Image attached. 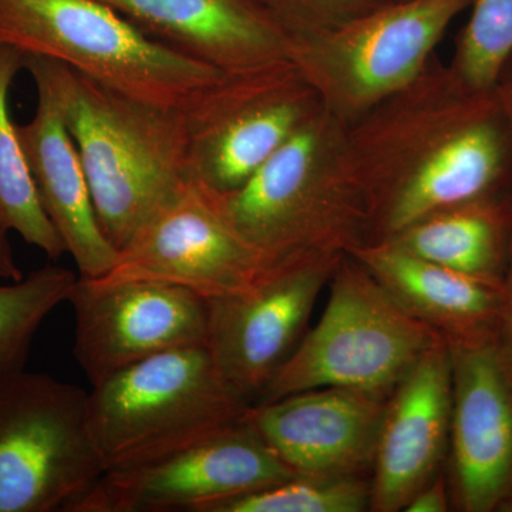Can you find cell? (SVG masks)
<instances>
[{"mask_svg":"<svg viewBox=\"0 0 512 512\" xmlns=\"http://www.w3.org/2000/svg\"><path fill=\"white\" fill-rule=\"evenodd\" d=\"M346 151L369 207L370 242L443 208L512 197V119L500 94L471 89L436 56L346 127Z\"/></svg>","mask_w":512,"mask_h":512,"instance_id":"obj_1","label":"cell"},{"mask_svg":"<svg viewBox=\"0 0 512 512\" xmlns=\"http://www.w3.org/2000/svg\"><path fill=\"white\" fill-rule=\"evenodd\" d=\"M25 70L72 136L100 227L120 251L190 185L183 109L137 99L47 57L26 55Z\"/></svg>","mask_w":512,"mask_h":512,"instance_id":"obj_2","label":"cell"},{"mask_svg":"<svg viewBox=\"0 0 512 512\" xmlns=\"http://www.w3.org/2000/svg\"><path fill=\"white\" fill-rule=\"evenodd\" d=\"M208 195L268 264L302 252L350 254L370 242L369 207L350 168L346 127L325 109L237 190Z\"/></svg>","mask_w":512,"mask_h":512,"instance_id":"obj_3","label":"cell"},{"mask_svg":"<svg viewBox=\"0 0 512 512\" xmlns=\"http://www.w3.org/2000/svg\"><path fill=\"white\" fill-rule=\"evenodd\" d=\"M249 404L207 346L158 353L89 393V423L104 470L141 466L242 419Z\"/></svg>","mask_w":512,"mask_h":512,"instance_id":"obj_4","label":"cell"},{"mask_svg":"<svg viewBox=\"0 0 512 512\" xmlns=\"http://www.w3.org/2000/svg\"><path fill=\"white\" fill-rule=\"evenodd\" d=\"M328 286L318 325L303 335L255 403L322 387L389 399L417 360L444 339L394 301L353 256L342 255Z\"/></svg>","mask_w":512,"mask_h":512,"instance_id":"obj_5","label":"cell"},{"mask_svg":"<svg viewBox=\"0 0 512 512\" xmlns=\"http://www.w3.org/2000/svg\"><path fill=\"white\" fill-rule=\"evenodd\" d=\"M0 43L168 107L224 73L144 35L101 0H0Z\"/></svg>","mask_w":512,"mask_h":512,"instance_id":"obj_6","label":"cell"},{"mask_svg":"<svg viewBox=\"0 0 512 512\" xmlns=\"http://www.w3.org/2000/svg\"><path fill=\"white\" fill-rule=\"evenodd\" d=\"M473 0H393L338 28L292 40L289 60L348 127L426 69Z\"/></svg>","mask_w":512,"mask_h":512,"instance_id":"obj_7","label":"cell"},{"mask_svg":"<svg viewBox=\"0 0 512 512\" xmlns=\"http://www.w3.org/2000/svg\"><path fill=\"white\" fill-rule=\"evenodd\" d=\"M190 184L237 190L316 113L318 94L292 60L224 72L181 107Z\"/></svg>","mask_w":512,"mask_h":512,"instance_id":"obj_8","label":"cell"},{"mask_svg":"<svg viewBox=\"0 0 512 512\" xmlns=\"http://www.w3.org/2000/svg\"><path fill=\"white\" fill-rule=\"evenodd\" d=\"M104 473L86 390L26 370L0 387V512H69Z\"/></svg>","mask_w":512,"mask_h":512,"instance_id":"obj_9","label":"cell"},{"mask_svg":"<svg viewBox=\"0 0 512 512\" xmlns=\"http://www.w3.org/2000/svg\"><path fill=\"white\" fill-rule=\"evenodd\" d=\"M342 255L286 256L266 265L244 291L207 299V348L229 386L248 404L259 399L295 352Z\"/></svg>","mask_w":512,"mask_h":512,"instance_id":"obj_10","label":"cell"},{"mask_svg":"<svg viewBox=\"0 0 512 512\" xmlns=\"http://www.w3.org/2000/svg\"><path fill=\"white\" fill-rule=\"evenodd\" d=\"M293 477L241 419L158 460L106 471L69 512H200Z\"/></svg>","mask_w":512,"mask_h":512,"instance_id":"obj_11","label":"cell"},{"mask_svg":"<svg viewBox=\"0 0 512 512\" xmlns=\"http://www.w3.org/2000/svg\"><path fill=\"white\" fill-rule=\"evenodd\" d=\"M67 302L74 357L92 386L158 353L207 346L208 301L183 286L77 276Z\"/></svg>","mask_w":512,"mask_h":512,"instance_id":"obj_12","label":"cell"},{"mask_svg":"<svg viewBox=\"0 0 512 512\" xmlns=\"http://www.w3.org/2000/svg\"><path fill=\"white\" fill-rule=\"evenodd\" d=\"M451 424L448 491L461 512H504L512 503V357L501 332L448 343Z\"/></svg>","mask_w":512,"mask_h":512,"instance_id":"obj_13","label":"cell"},{"mask_svg":"<svg viewBox=\"0 0 512 512\" xmlns=\"http://www.w3.org/2000/svg\"><path fill=\"white\" fill-rule=\"evenodd\" d=\"M268 262L215 208L210 195L188 185L119 251L109 279H146L222 298L247 289Z\"/></svg>","mask_w":512,"mask_h":512,"instance_id":"obj_14","label":"cell"},{"mask_svg":"<svg viewBox=\"0 0 512 512\" xmlns=\"http://www.w3.org/2000/svg\"><path fill=\"white\" fill-rule=\"evenodd\" d=\"M387 399L322 387L249 404L247 421L296 477H372Z\"/></svg>","mask_w":512,"mask_h":512,"instance_id":"obj_15","label":"cell"},{"mask_svg":"<svg viewBox=\"0 0 512 512\" xmlns=\"http://www.w3.org/2000/svg\"><path fill=\"white\" fill-rule=\"evenodd\" d=\"M451 424V356L431 346L387 399L377 440L370 511H404L444 471Z\"/></svg>","mask_w":512,"mask_h":512,"instance_id":"obj_16","label":"cell"},{"mask_svg":"<svg viewBox=\"0 0 512 512\" xmlns=\"http://www.w3.org/2000/svg\"><path fill=\"white\" fill-rule=\"evenodd\" d=\"M144 35L221 72L289 59L292 39L252 0H101Z\"/></svg>","mask_w":512,"mask_h":512,"instance_id":"obj_17","label":"cell"},{"mask_svg":"<svg viewBox=\"0 0 512 512\" xmlns=\"http://www.w3.org/2000/svg\"><path fill=\"white\" fill-rule=\"evenodd\" d=\"M18 134L37 197L82 278L109 274L119 258L99 224L92 191L72 136L52 100L37 92L33 119Z\"/></svg>","mask_w":512,"mask_h":512,"instance_id":"obj_18","label":"cell"},{"mask_svg":"<svg viewBox=\"0 0 512 512\" xmlns=\"http://www.w3.org/2000/svg\"><path fill=\"white\" fill-rule=\"evenodd\" d=\"M348 255L447 343L476 342L501 332L503 285L426 261L390 241L369 242Z\"/></svg>","mask_w":512,"mask_h":512,"instance_id":"obj_19","label":"cell"},{"mask_svg":"<svg viewBox=\"0 0 512 512\" xmlns=\"http://www.w3.org/2000/svg\"><path fill=\"white\" fill-rule=\"evenodd\" d=\"M511 237L512 197L431 212L386 241L460 274L503 285Z\"/></svg>","mask_w":512,"mask_h":512,"instance_id":"obj_20","label":"cell"},{"mask_svg":"<svg viewBox=\"0 0 512 512\" xmlns=\"http://www.w3.org/2000/svg\"><path fill=\"white\" fill-rule=\"evenodd\" d=\"M26 53L0 43V217L26 244L57 261L67 254L59 232L43 211L10 116L9 97L16 76L25 70Z\"/></svg>","mask_w":512,"mask_h":512,"instance_id":"obj_21","label":"cell"},{"mask_svg":"<svg viewBox=\"0 0 512 512\" xmlns=\"http://www.w3.org/2000/svg\"><path fill=\"white\" fill-rule=\"evenodd\" d=\"M76 281L70 269L49 265L0 285V387L25 372L37 330L56 306L69 301Z\"/></svg>","mask_w":512,"mask_h":512,"instance_id":"obj_22","label":"cell"},{"mask_svg":"<svg viewBox=\"0 0 512 512\" xmlns=\"http://www.w3.org/2000/svg\"><path fill=\"white\" fill-rule=\"evenodd\" d=\"M370 504L372 477H293L215 501L200 512H363Z\"/></svg>","mask_w":512,"mask_h":512,"instance_id":"obj_23","label":"cell"},{"mask_svg":"<svg viewBox=\"0 0 512 512\" xmlns=\"http://www.w3.org/2000/svg\"><path fill=\"white\" fill-rule=\"evenodd\" d=\"M450 64L467 86L493 90L512 55V0H473Z\"/></svg>","mask_w":512,"mask_h":512,"instance_id":"obj_24","label":"cell"},{"mask_svg":"<svg viewBox=\"0 0 512 512\" xmlns=\"http://www.w3.org/2000/svg\"><path fill=\"white\" fill-rule=\"evenodd\" d=\"M282 29L299 39L338 28L393 0H252Z\"/></svg>","mask_w":512,"mask_h":512,"instance_id":"obj_25","label":"cell"},{"mask_svg":"<svg viewBox=\"0 0 512 512\" xmlns=\"http://www.w3.org/2000/svg\"><path fill=\"white\" fill-rule=\"evenodd\" d=\"M451 500L448 491L447 474L441 471L419 493L414 494L406 505V512H446L450 510Z\"/></svg>","mask_w":512,"mask_h":512,"instance_id":"obj_26","label":"cell"},{"mask_svg":"<svg viewBox=\"0 0 512 512\" xmlns=\"http://www.w3.org/2000/svg\"><path fill=\"white\" fill-rule=\"evenodd\" d=\"M9 232L10 228L0 217V281L18 282L23 278V274L16 264Z\"/></svg>","mask_w":512,"mask_h":512,"instance_id":"obj_27","label":"cell"},{"mask_svg":"<svg viewBox=\"0 0 512 512\" xmlns=\"http://www.w3.org/2000/svg\"><path fill=\"white\" fill-rule=\"evenodd\" d=\"M504 305L503 322H501V338H503L507 349L512 357V237L510 256H508L507 271H505L503 282Z\"/></svg>","mask_w":512,"mask_h":512,"instance_id":"obj_28","label":"cell"},{"mask_svg":"<svg viewBox=\"0 0 512 512\" xmlns=\"http://www.w3.org/2000/svg\"><path fill=\"white\" fill-rule=\"evenodd\" d=\"M495 89H497L498 94H500L505 109L510 113L512 119V55L508 57L507 62L504 64L497 84H495Z\"/></svg>","mask_w":512,"mask_h":512,"instance_id":"obj_29","label":"cell"},{"mask_svg":"<svg viewBox=\"0 0 512 512\" xmlns=\"http://www.w3.org/2000/svg\"><path fill=\"white\" fill-rule=\"evenodd\" d=\"M504 512H512V503L505 508Z\"/></svg>","mask_w":512,"mask_h":512,"instance_id":"obj_30","label":"cell"}]
</instances>
